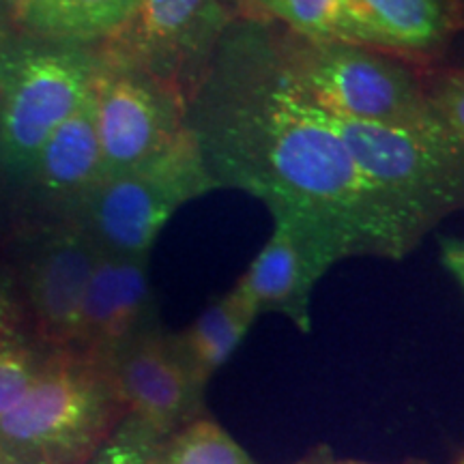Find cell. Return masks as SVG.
<instances>
[{"label": "cell", "instance_id": "obj_24", "mask_svg": "<svg viewBox=\"0 0 464 464\" xmlns=\"http://www.w3.org/2000/svg\"><path fill=\"white\" fill-rule=\"evenodd\" d=\"M17 34L14 22H11L9 11L5 7V0H0V52L7 48L11 39Z\"/></svg>", "mask_w": 464, "mask_h": 464}, {"label": "cell", "instance_id": "obj_18", "mask_svg": "<svg viewBox=\"0 0 464 464\" xmlns=\"http://www.w3.org/2000/svg\"><path fill=\"white\" fill-rule=\"evenodd\" d=\"M155 464H256L211 417L200 415L161 440Z\"/></svg>", "mask_w": 464, "mask_h": 464}, {"label": "cell", "instance_id": "obj_15", "mask_svg": "<svg viewBox=\"0 0 464 464\" xmlns=\"http://www.w3.org/2000/svg\"><path fill=\"white\" fill-rule=\"evenodd\" d=\"M5 7L26 37L95 45L130 22L138 0H5Z\"/></svg>", "mask_w": 464, "mask_h": 464}, {"label": "cell", "instance_id": "obj_28", "mask_svg": "<svg viewBox=\"0 0 464 464\" xmlns=\"http://www.w3.org/2000/svg\"><path fill=\"white\" fill-rule=\"evenodd\" d=\"M462 464H464V460H462Z\"/></svg>", "mask_w": 464, "mask_h": 464}, {"label": "cell", "instance_id": "obj_20", "mask_svg": "<svg viewBox=\"0 0 464 464\" xmlns=\"http://www.w3.org/2000/svg\"><path fill=\"white\" fill-rule=\"evenodd\" d=\"M423 86H426V106L434 125L451 144L464 150V67H428Z\"/></svg>", "mask_w": 464, "mask_h": 464}, {"label": "cell", "instance_id": "obj_3", "mask_svg": "<svg viewBox=\"0 0 464 464\" xmlns=\"http://www.w3.org/2000/svg\"><path fill=\"white\" fill-rule=\"evenodd\" d=\"M276 45L290 82L323 112L362 123L439 131L426 106L428 67L362 45L312 42L277 24Z\"/></svg>", "mask_w": 464, "mask_h": 464}, {"label": "cell", "instance_id": "obj_8", "mask_svg": "<svg viewBox=\"0 0 464 464\" xmlns=\"http://www.w3.org/2000/svg\"><path fill=\"white\" fill-rule=\"evenodd\" d=\"M97 48L91 97L106 179L170 147L188 130V102L172 86Z\"/></svg>", "mask_w": 464, "mask_h": 464}, {"label": "cell", "instance_id": "obj_19", "mask_svg": "<svg viewBox=\"0 0 464 464\" xmlns=\"http://www.w3.org/2000/svg\"><path fill=\"white\" fill-rule=\"evenodd\" d=\"M50 348L33 344L20 334L0 335V415L24 398L42 372Z\"/></svg>", "mask_w": 464, "mask_h": 464}, {"label": "cell", "instance_id": "obj_16", "mask_svg": "<svg viewBox=\"0 0 464 464\" xmlns=\"http://www.w3.org/2000/svg\"><path fill=\"white\" fill-rule=\"evenodd\" d=\"M256 316V307L235 286L208 304L181 334H172L174 346L200 390L235 355Z\"/></svg>", "mask_w": 464, "mask_h": 464}, {"label": "cell", "instance_id": "obj_2", "mask_svg": "<svg viewBox=\"0 0 464 464\" xmlns=\"http://www.w3.org/2000/svg\"><path fill=\"white\" fill-rule=\"evenodd\" d=\"M123 417L106 365L50 351L31 390L0 415V464H84Z\"/></svg>", "mask_w": 464, "mask_h": 464}, {"label": "cell", "instance_id": "obj_26", "mask_svg": "<svg viewBox=\"0 0 464 464\" xmlns=\"http://www.w3.org/2000/svg\"><path fill=\"white\" fill-rule=\"evenodd\" d=\"M304 464H323V462H316V460H314V462H304ZM327 464H332V462H327Z\"/></svg>", "mask_w": 464, "mask_h": 464}, {"label": "cell", "instance_id": "obj_10", "mask_svg": "<svg viewBox=\"0 0 464 464\" xmlns=\"http://www.w3.org/2000/svg\"><path fill=\"white\" fill-rule=\"evenodd\" d=\"M346 258L340 243L318 226L290 213H274V232L237 288L260 312H277L310 332V301L316 284Z\"/></svg>", "mask_w": 464, "mask_h": 464}, {"label": "cell", "instance_id": "obj_22", "mask_svg": "<svg viewBox=\"0 0 464 464\" xmlns=\"http://www.w3.org/2000/svg\"><path fill=\"white\" fill-rule=\"evenodd\" d=\"M22 310L17 304L14 282L9 274L0 269V335L5 334H20Z\"/></svg>", "mask_w": 464, "mask_h": 464}, {"label": "cell", "instance_id": "obj_27", "mask_svg": "<svg viewBox=\"0 0 464 464\" xmlns=\"http://www.w3.org/2000/svg\"><path fill=\"white\" fill-rule=\"evenodd\" d=\"M338 464H363V462H338Z\"/></svg>", "mask_w": 464, "mask_h": 464}, {"label": "cell", "instance_id": "obj_9", "mask_svg": "<svg viewBox=\"0 0 464 464\" xmlns=\"http://www.w3.org/2000/svg\"><path fill=\"white\" fill-rule=\"evenodd\" d=\"M106 368L125 415L161 439L205 415V390L191 379L172 334H166L158 321L127 340Z\"/></svg>", "mask_w": 464, "mask_h": 464}, {"label": "cell", "instance_id": "obj_1", "mask_svg": "<svg viewBox=\"0 0 464 464\" xmlns=\"http://www.w3.org/2000/svg\"><path fill=\"white\" fill-rule=\"evenodd\" d=\"M188 127L216 188L256 196L332 235L346 258L400 260L421 232L368 177L290 82L276 24L237 15L191 97Z\"/></svg>", "mask_w": 464, "mask_h": 464}, {"label": "cell", "instance_id": "obj_17", "mask_svg": "<svg viewBox=\"0 0 464 464\" xmlns=\"http://www.w3.org/2000/svg\"><path fill=\"white\" fill-rule=\"evenodd\" d=\"M258 17L312 42L355 45L351 0H263Z\"/></svg>", "mask_w": 464, "mask_h": 464}, {"label": "cell", "instance_id": "obj_7", "mask_svg": "<svg viewBox=\"0 0 464 464\" xmlns=\"http://www.w3.org/2000/svg\"><path fill=\"white\" fill-rule=\"evenodd\" d=\"M237 15L230 0H138L130 22L97 45L172 86L189 108Z\"/></svg>", "mask_w": 464, "mask_h": 464}, {"label": "cell", "instance_id": "obj_13", "mask_svg": "<svg viewBox=\"0 0 464 464\" xmlns=\"http://www.w3.org/2000/svg\"><path fill=\"white\" fill-rule=\"evenodd\" d=\"M351 9L355 45L421 67H434L464 26V0H351Z\"/></svg>", "mask_w": 464, "mask_h": 464}, {"label": "cell", "instance_id": "obj_25", "mask_svg": "<svg viewBox=\"0 0 464 464\" xmlns=\"http://www.w3.org/2000/svg\"><path fill=\"white\" fill-rule=\"evenodd\" d=\"M230 3L239 15L258 17V9H260V3H263V0H230Z\"/></svg>", "mask_w": 464, "mask_h": 464}, {"label": "cell", "instance_id": "obj_23", "mask_svg": "<svg viewBox=\"0 0 464 464\" xmlns=\"http://www.w3.org/2000/svg\"><path fill=\"white\" fill-rule=\"evenodd\" d=\"M443 265L448 266L450 274L456 276V280L462 284L464 288V239H448L443 241Z\"/></svg>", "mask_w": 464, "mask_h": 464}, {"label": "cell", "instance_id": "obj_14", "mask_svg": "<svg viewBox=\"0 0 464 464\" xmlns=\"http://www.w3.org/2000/svg\"><path fill=\"white\" fill-rule=\"evenodd\" d=\"M34 188L69 218L106 179L92 97L82 102L39 150L31 168Z\"/></svg>", "mask_w": 464, "mask_h": 464}, {"label": "cell", "instance_id": "obj_12", "mask_svg": "<svg viewBox=\"0 0 464 464\" xmlns=\"http://www.w3.org/2000/svg\"><path fill=\"white\" fill-rule=\"evenodd\" d=\"M155 321L149 258L102 252L86 286L72 348L106 365L127 340Z\"/></svg>", "mask_w": 464, "mask_h": 464}, {"label": "cell", "instance_id": "obj_21", "mask_svg": "<svg viewBox=\"0 0 464 464\" xmlns=\"http://www.w3.org/2000/svg\"><path fill=\"white\" fill-rule=\"evenodd\" d=\"M161 440L140 421L125 415L84 464H155Z\"/></svg>", "mask_w": 464, "mask_h": 464}, {"label": "cell", "instance_id": "obj_5", "mask_svg": "<svg viewBox=\"0 0 464 464\" xmlns=\"http://www.w3.org/2000/svg\"><path fill=\"white\" fill-rule=\"evenodd\" d=\"M218 189L188 127L170 147L131 170L103 179L69 216L97 247L149 258L150 247L185 202Z\"/></svg>", "mask_w": 464, "mask_h": 464}, {"label": "cell", "instance_id": "obj_6", "mask_svg": "<svg viewBox=\"0 0 464 464\" xmlns=\"http://www.w3.org/2000/svg\"><path fill=\"white\" fill-rule=\"evenodd\" d=\"M323 114L363 177H368L421 235L464 205V150L451 144L443 133Z\"/></svg>", "mask_w": 464, "mask_h": 464}, {"label": "cell", "instance_id": "obj_11", "mask_svg": "<svg viewBox=\"0 0 464 464\" xmlns=\"http://www.w3.org/2000/svg\"><path fill=\"white\" fill-rule=\"evenodd\" d=\"M100 256L97 243L72 219L39 241L24 280L39 344L50 351L73 346L86 286Z\"/></svg>", "mask_w": 464, "mask_h": 464}, {"label": "cell", "instance_id": "obj_4", "mask_svg": "<svg viewBox=\"0 0 464 464\" xmlns=\"http://www.w3.org/2000/svg\"><path fill=\"white\" fill-rule=\"evenodd\" d=\"M97 48L17 33L0 52V168L31 174L45 140L82 106Z\"/></svg>", "mask_w": 464, "mask_h": 464}]
</instances>
